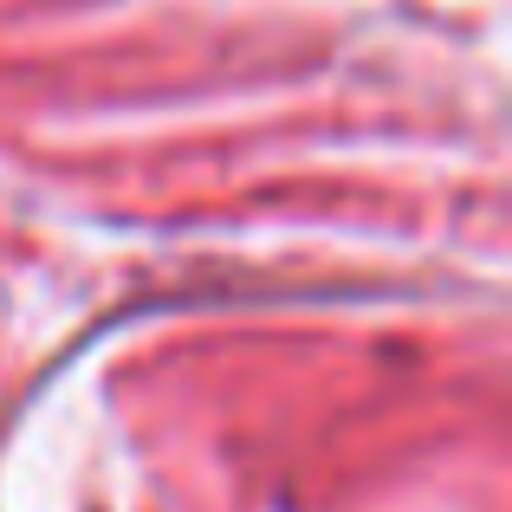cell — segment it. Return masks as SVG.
Instances as JSON below:
<instances>
[]
</instances>
